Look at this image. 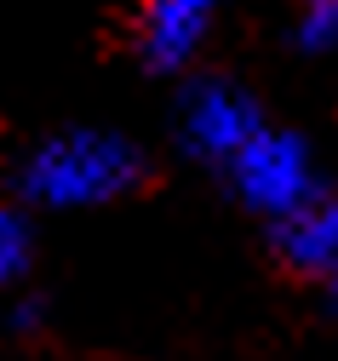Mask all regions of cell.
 <instances>
[{
    "label": "cell",
    "mask_w": 338,
    "mask_h": 361,
    "mask_svg": "<svg viewBox=\"0 0 338 361\" xmlns=\"http://www.w3.org/2000/svg\"><path fill=\"white\" fill-rule=\"evenodd\" d=\"M275 252H281V264L293 269V276L332 281L338 276V201L315 195L298 212L275 218Z\"/></svg>",
    "instance_id": "5b68a950"
},
{
    "label": "cell",
    "mask_w": 338,
    "mask_h": 361,
    "mask_svg": "<svg viewBox=\"0 0 338 361\" xmlns=\"http://www.w3.org/2000/svg\"><path fill=\"white\" fill-rule=\"evenodd\" d=\"M178 115H183V121H178L183 149H195V155L212 161V166H229V161L264 132L258 104L241 92L235 80H195V86L183 92V109H178Z\"/></svg>",
    "instance_id": "3957f363"
},
{
    "label": "cell",
    "mask_w": 338,
    "mask_h": 361,
    "mask_svg": "<svg viewBox=\"0 0 338 361\" xmlns=\"http://www.w3.org/2000/svg\"><path fill=\"white\" fill-rule=\"evenodd\" d=\"M298 40L310 52L332 47L338 40V0H304V23H298Z\"/></svg>",
    "instance_id": "52a82bcc"
},
{
    "label": "cell",
    "mask_w": 338,
    "mask_h": 361,
    "mask_svg": "<svg viewBox=\"0 0 338 361\" xmlns=\"http://www.w3.org/2000/svg\"><path fill=\"white\" fill-rule=\"evenodd\" d=\"M23 264H29V224H23L18 212L0 207V287L18 281Z\"/></svg>",
    "instance_id": "8992f818"
},
{
    "label": "cell",
    "mask_w": 338,
    "mask_h": 361,
    "mask_svg": "<svg viewBox=\"0 0 338 361\" xmlns=\"http://www.w3.org/2000/svg\"><path fill=\"white\" fill-rule=\"evenodd\" d=\"M224 172H229L235 195L247 201L253 212H264L270 224H275V218H286V212H298L304 201H315V195H321L310 144L298 138V132H281V126H264V132H258V138L241 149Z\"/></svg>",
    "instance_id": "7a4b0ae2"
},
{
    "label": "cell",
    "mask_w": 338,
    "mask_h": 361,
    "mask_svg": "<svg viewBox=\"0 0 338 361\" xmlns=\"http://www.w3.org/2000/svg\"><path fill=\"white\" fill-rule=\"evenodd\" d=\"M327 293H332V310H338V276H332V281H327Z\"/></svg>",
    "instance_id": "ba28073f"
},
{
    "label": "cell",
    "mask_w": 338,
    "mask_h": 361,
    "mask_svg": "<svg viewBox=\"0 0 338 361\" xmlns=\"http://www.w3.org/2000/svg\"><path fill=\"white\" fill-rule=\"evenodd\" d=\"M143 178V155L104 126H69L40 138L23 166H18V190L35 207L52 212H75V207H109L121 195L138 190Z\"/></svg>",
    "instance_id": "6da1fadb"
},
{
    "label": "cell",
    "mask_w": 338,
    "mask_h": 361,
    "mask_svg": "<svg viewBox=\"0 0 338 361\" xmlns=\"http://www.w3.org/2000/svg\"><path fill=\"white\" fill-rule=\"evenodd\" d=\"M218 6L224 0H143L138 18H132L138 58L150 69H161V75L195 63V52L207 47V35L218 23Z\"/></svg>",
    "instance_id": "277c9868"
}]
</instances>
